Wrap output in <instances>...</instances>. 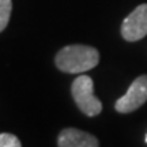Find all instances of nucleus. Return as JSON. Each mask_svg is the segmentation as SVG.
Returning <instances> with one entry per match:
<instances>
[{
	"label": "nucleus",
	"mask_w": 147,
	"mask_h": 147,
	"mask_svg": "<svg viewBox=\"0 0 147 147\" xmlns=\"http://www.w3.org/2000/svg\"><path fill=\"white\" fill-rule=\"evenodd\" d=\"M55 63L63 72L82 74L98 65L100 53L95 48L89 45H68L57 52Z\"/></svg>",
	"instance_id": "1"
},
{
	"label": "nucleus",
	"mask_w": 147,
	"mask_h": 147,
	"mask_svg": "<svg viewBox=\"0 0 147 147\" xmlns=\"http://www.w3.org/2000/svg\"><path fill=\"white\" fill-rule=\"evenodd\" d=\"M71 94L80 112L86 116H97L102 112V102L94 95V83L89 75H79L72 82Z\"/></svg>",
	"instance_id": "2"
},
{
	"label": "nucleus",
	"mask_w": 147,
	"mask_h": 147,
	"mask_svg": "<svg viewBox=\"0 0 147 147\" xmlns=\"http://www.w3.org/2000/svg\"><path fill=\"white\" fill-rule=\"evenodd\" d=\"M147 101V75L138 76L121 98L116 101L115 108L119 113H131L139 109Z\"/></svg>",
	"instance_id": "3"
},
{
	"label": "nucleus",
	"mask_w": 147,
	"mask_h": 147,
	"mask_svg": "<svg viewBox=\"0 0 147 147\" xmlns=\"http://www.w3.org/2000/svg\"><path fill=\"white\" fill-rule=\"evenodd\" d=\"M121 36L125 41L135 42L147 36V4L138 5L121 25Z\"/></svg>",
	"instance_id": "4"
},
{
	"label": "nucleus",
	"mask_w": 147,
	"mask_h": 147,
	"mask_svg": "<svg viewBox=\"0 0 147 147\" xmlns=\"http://www.w3.org/2000/svg\"><path fill=\"white\" fill-rule=\"evenodd\" d=\"M59 147H100L98 139L89 132L76 128H64L59 134Z\"/></svg>",
	"instance_id": "5"
},
{
	"label": "nucleus",
	"mask_w": 147,
	"mask_h": 147,
	"mask_svg": "<svg viewBox=\"0 0 147 147\" xmlns=\"http://www.w3.org/2000/svg\"><path fill=\"white\" fill-rule=\"evenodd\" d=\"M11 11H12V0H0V33L8 25Z\"/></svg>",
	"instance_id": "6"
},
{
	"label": "nucleus",
	"mask_w": 147,
	"mask_h": 147,
	"mask_svg": "<svg viewBox=\"0 0 147 147\" xmlns=\"http://www.w3.org/2000/svg\"><path fill=\"white\" fill-rule=\"evenodd\" d=\"M0 147H22V144L15 135L0 134Z\"/></svg>",
	"instance_id": "7"
},
{
	"label": "nucleus",
	"mask_w": 147,
	"mask_h": 147,
	"mask_svg": "<svg viewBox=\"0 0 147 147\" xmlns=\"http://www.w3.org/2000/svg\"><path fill=\"white\" fill-rule=\"evenodd\" d=\"M146 143H147V135H146Z\"/></svg>",
	"instance_id": "8"
}]
</instances>
